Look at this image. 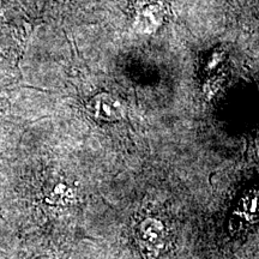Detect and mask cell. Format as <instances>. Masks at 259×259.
<instances>
[{
  "label": "cell",
  "instance_id": "cell-7",
  "mask_svg": "<svg viewBox=\"0 0 259 259\" xmlns=\"http://www.w3.org/2000/svg\"><path fill=\"white\" fill-rule=\"evenodd\" d=\"M4 23H5V14H4V10L2 8V5H0V29H2Z\"/></svg>",
  "mask_w": 259,
  "mask_h": 259
},
{
  "label": "cell",
  "instance_id": "cell-1",
  "mask_svg": "<svg viewBox=\"0 0 259 259\" xmlns=\"http://www.w3.org/2000/svg\"><path fill=\"white\" fill-rule=\"evenodd\" d=\"M87 111L95 120L102 122H116L126 114L124 102L108 93H100L89 100Z\"/></svg>",
  "mask_w": 259,
  "mask_h": 259
},
{
  "label": "cell",
  "instance_id": "cell-3",
  "mask_svg": "<svg viewBox=\"0 0 259 259\" xmlns=\"http://www.w3.org/2000/svg\"><path fill=\"white\" fill-rule=\"evenodd\" d=\"M67 198H70V189L64 184H58L47 194L46 200L51 204H61Z\"/></svg>",
  "mask_w": 259,
  "mask_h": 259
},
{
  "label": "cell",
  "instance_id": "cell-4",
  "mask_svg": "<svg viewBox=\"0 0 259 259\" xmlns=\"http://www.w3.org/2000/svg\"><path fill=\"white\" fill-rule=\"evenodd\" d=\"M226 52L221 50V48H215L210 54L208 60L205 64V72L211 73L221 65V63L225 60Z\"/></svg>",
  "mask_w": 259,
  "mask_h": 259
},
{
  "label": "cell",
  "instance_id": "cell-6",
  "mask_svg": "<svg viewBox=\"0 0 259 259\" xmlns=\"http://www.w3.org/2000/svg\"><path fill=\"white\" fill-rule=\"evenodd\" d=\"M30 259H59V257H57L56 254L52 253V252H41V253H37L35 255H32Z\"/></svg>",
  "mask_w": 259,
  "mask_h": 259
},
{
  "label": "cell",
  "instance_id": "cell-2",
  "mask_svg": "<svg viewBox=\"0 0 259 259\" xmlns=\"http://www.w3.org/2000/svg\"><path fill=\"white\" fill-rule=\"evenodd\" d=\"M166 9L161 2H145L139 6L134 18V28L139 34H153L161 27Z\"/></svg>",
  "mask_w": 259,
  "mask_h": 259
},
{
  "label": "cell",
  "instance_id": "cell-5",
  "mask_svg": "<svg viewBox=\"0 0 259 259\" xmlns=\"http://www.w3.org/2000/svg\"><path fill=\"white\" fill-rule=\"evenodd\" d=\"M222 83H223L222 77L220 76L210 77L203 87V93L206 99H211L212 96H215V94L219 92L220 88H221Z\"/></svg>",
  "mask_w": 259,
  "mask_h": 259
}]
</instances>
